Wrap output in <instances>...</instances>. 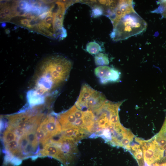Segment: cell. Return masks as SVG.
Wrapping results in <instances>:
<instances>
[{
  "label": "cell",
  "mask_w": 166,
  "mask_h": 166,
  "mask_svg": "<svg viewBox=\"0 0 166 166\" xmlns=\"http://www.w3.org/2000/svg\"><path fill=\"white\" fill-rule=\"evenodd\" d=\"M129 151L136 160L139 166H144L143 149L139 144H134L130 145Z\"/></svg>",
  "instance_id": "7"
},
{
  "label": "cell",
  "mask_w": 166,
  "mask_h": 166,
  "mask_svg": "<svg viewBox=\"0 0 166 166\" xmlns=\"http://www.w3.org/2000/svg\"><path fill=\"white\" fill-rule=\"evenodd\" d=\"M16 136L11 130L7 128L4 133L3 140L5 145L10 141L16 140Z\"/></svg>",
  "instance_id": "11"
},
{
  "label": "cell",
  "mask_w": 166,
  "mask_h": 166,
  "mask_svg": "<svg viewBox=\"0 0 166 166\" xmlns=\"http://www.w3.org/2000/svg\"><path fill=\"white\" fill-rule=\"evenodd\" d=\"M72 66V62L62 56L44 58L38 68L35 89L43 95L56 88L67 80Z\"/></svg>",
  "instance_id": "1"
},
{
  "label": "cell",
  "mask_w": 166,
  "mask_h": 166,
  "mask_svg": "<svg viewBox=\"0 0 166 166\" xmlns=\"http://www.w3.org/2000/svg\"><path fill=\"white\" fill-rule=\"evenodd\" d=\"M153 137L159 145L164 149L166 154V116L160 131Z\"/></svg>",
  "instance_id": "8"
},
{
  "label": "cell",
  "mask_w": 166,
  "mask_h": 166,
  "mask_svg": "<svg viewBox=\"0 0 166 166\" xmlns=\"http://www.w3.org/2000/svg\"><path fill=\"white\" fill-rule=\"evenodd\" d=\"M86 50L91 54L96 55L101 51V49L98 43L95 42H92L87 44L86 46Z\"/></svg>",
  "instance_id": "10"
},
{
  "label": "cell",
  "mask_w": 166,
  "mask_h": 166,
  "mask_svg": "<svg viewBox=\"0 0 166 166\" xmlns=\"http://www.w3.org/2000/svg\"><path fill=\"white\" fill-rule=\"evenodd\" d=\"M39 126L50 139L60 133L61 130V124L58 120L51 115L47 116Z\"/></svg>",
  "instance_id": "5"
},
{
  "label": "cell",
  "mask_w": 166,
  "mask_h": 166,
  "mask_svg": "<svg viewBox=\"0 0 166 166\" xmlns=\"http://www.w3.org/2000/svg\"><path fill=\"white\" fill-rule=\"evenodd\" d=\"M135 140L142 148L144 162L146 166H150L166 155L164 149L156 142L154 137L147 140L136 137Z\"/></svg>",
  "instance_id": "3"
},
{
  "label": "cell",
  "mask_w": 166,
  "mask_h": 166,
  "mask_svg": "<svg viewBox=\"0 0 166 166\" xmlns=\"http://www.w3.org/2000/svg\"><path fill=\"white\" fill-rule=\"evenodd\" d=\"M95 64L98 66H104L109 65V61L107 55L102 53H99L94 57Z\"/></svg>",
  "instance_id": "9"
},
{
  "label": "cell",
  "mask_w": 166,
  "mask_h": 166,
  "mask_svg": "<svg viewBox=\"0 0 166 166\" xmlns=\"http://www.w3.org/2000/svg\"><path fill=\"white\" fill-rule=\"evenodd\" d=\"M40 152L42 154L48 155L58 159L64 158V154L59 147L51 143L45 145Z\"/></svg>",
  "instance_id": "6"
},
{
  "label": "cell",
  "mask_w": 166,
  "mask_h": 166,
  "mask_svg": "<svg viewBox=\"0 0 166 166\" xmlns=\"http://www.w3.org/2000/svg\"><path fill=\"white\" fill-rule=\"evenodd\" d=\"M94 73L102 84L117 82L120 80V72L116 69L108 66H99L95 69Z\"/></svg>",
  "instance_id": "4"
},
{
  "label": "cell",
  "mask_w": 166,
  "mask_h": 166,
  "mask_svg": "<svg viewBox=\"0 0 166 166\" xmlns=\"http://www.w3.org/2000/svg\"><path fill=\"white\" fill-rule=\"evenodd\" d=\"M104 12L103 6L95 5L92 9V16L94 18H97L102 15Z\"/></svg>",
  "instance_id": "13"
},
{
  "label": "cell",
  "mask_w": 166,
  "mask_h": 166,
  "mask_svg": "<svg viewBox=\"0 0 166 166\" xmlns=\"http://www.w3.org/2000/svg\"><path fill=\"white\" fill-rule=\"evenodd\" d=\"M113 25L110 36L114 41L139 34L146 30L147 26L146 22L136 11L123 16Z\"/></svg>",
  "instance_id": "2"
},
{
  "label": "cell",
  "mask_w": 166,
  "mask_h": 166,
  "mask_svg": "<svg viewBox=\"0 0 166 166\" xmlns=\"http://www.w3.org/2000/svg\"><path fill=\"white\" fill-rule=\"evenodd\" d=\"M159 4L158 7L152 12L160 13L162 16L166 18V0H160L157 2Z\"/></svg>",
  "instance_id": "12"
}]
</instances>
